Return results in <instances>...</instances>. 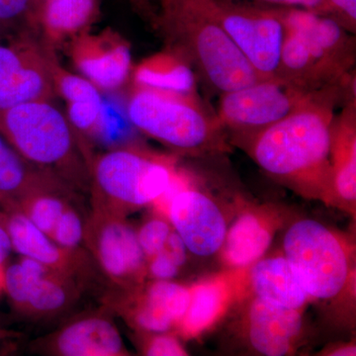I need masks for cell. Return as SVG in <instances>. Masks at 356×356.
Wrapping results in <instances>:
<instances>
[{"label":"cell","mask_w":356,"mask_h":356,"mask_svg":"<svg viewBox=\"0 0 356 356\" xmlns=\"http://www.w3.org/2000/svg\"><path fill=\"white\" fill-rule=\"evenodd\" d=\"M355 95V79L315 91L245 147L268 177L303 198L331 204V128L337 105Z\"/></svg>","instance_id":"obj_1"},{"label":"cell","mask_w":356,"mask_h":356,"mask_svg":"<svg viewBox=\"0 0 356 356\" xmlns=\"http://www.w3.org/2000/svg\"><path fill=\"white\" fill-rule=\"evenodd\" d=\"M156 30L219 95L261 79L222 29L213 0H161Z\"/></svg>","instance_id":"obj_2"},{"label":"cell","mask_w":356,"mask_h":356,"mask_svg":"<svg viewBox=\"0 0 356 356\" xmlns=\"http://www.w3.org/2000/svg\"><path fill=\"white\" fill-rule=\"evenodd\" d=\"M282 254L291 264L311 302L346 317L355 305V243L351 236L317 220L290 222Z\"/></svg>","instance_id":"obj_3"},{"label":"cell","mask_w":356,"mask_h":356,"mask_svg":"<svg viewBox=\"0 0 356 356\" xmlns=\"http://www.w3.org/2000/svg\"><path fill=\"white\" fill-rule=\"evenodd\" d=\"M126 113L136 130L178 154L211 156L229 151L226 131L196 93L132 86Z\"/></svg>","instance_id":"obj_4"},{"label":"cell","mask_w":356,"mask_h":356,"mask_svg":"<svg viewBox=\"0 0 356 356\" xmlns=\"http://www.w3.org/2000/svg\"><path fill=\"white\" fill-rule=\"evenodd\" d=\"M53 100H36L0 109V134L33 165L65 184H83L89 165L67 115Z\"/></svg>","instance_id":"obj_5"},{"label":"cell","mask_w":356,"mask_h":356,"mask_svg":"<svg viewBox=\"0 0 356 356\" xmlns=\"http://www.w3.org/2000/svg\"><path fill=\"white\" fill-rule=\"evenodd\" d=\"M177 159L132 144L108 149L89 163L95 210L126 217L152 206L179 170Z\"/></svg>","instance_id":"obj_6"},{"label":"cell","mask_w":356,"mask_h":356,"mask_svg":"<svg viewBox=\"0 0 356 356\" xmlns=\"http://www.w3.org/2000/svg\"><path fill=\"white\" fill-rule=\"evenodd\" d=\"M314 92L278 77L259 79L243 88L221 93L217 118L228 135L229 144L245 149L255 136L282 120Z\"/></svg>","instance_id":"obj_7"},{"label":"cell","mask_w":356,"mask_h":356,"mask_svg":"<svg viewBox=\"0 0 356 356\" xmlns=\"http://www.w3.org/2000/svg\"><path fill=\"white\" fill-rule=\"evenodd\" d=\"M222 29L261 79L276 77L284 24L275 7L250 2L213 0Z\"/></svg>","instance_id":"obj_8"},{"label":"cell","mask_w":356,"mask_h":356,"mask_svg":"<svg viewBox=\"0 0 356 356\" xmlns=\"http://www.w3.org/2000/svg\"><path fill=\"white\" fill-rule=\"evenodd\" d=\"M36 34L16 31L0 39V109L56 97L49 48Z\"/></svg>","instance_id":"obj_9"},{"label":"cell","mask_w":356,"mask_h":356,"mask_svg":"<svg viewBox=\"0 0 356 356\" xmlns=\"http://www.w3.org/2000/svg\"><path fill=\"white\" fill-rule=\"evenodd\" d=\"M84 241L110 280L129 290L144 284L147 261L125 217L95 210L84 228Z\"/></svg>","instance_id":"obj_10"},{"label":"cell","mask_w":356,"mask_h":356,"mask_svg":"<svg viewBox=\"0 0 356 356\" xmlns=\"http://www.w3.org/2000/svg\"><path fill=\"white\" fill-rule=\"evenodd\" d=\"M64 48L79 74L102 92L118 90L131 79L134 65L130 42L111 28L83 33Z\"/></svg>","instance_id":"obj_11"},{"label":"cell","mask_w":356,"mask_h":356,"mask_svg":"<svg viewBox=\"0 0 356 356\" xmlns=\"http://www.w3.org/2000/svg\"><path fill=\"white\" fill-rule=\"evenodd\" d=\"M166 219L188 252L200 257H212L221 250L229 228L219 204L194 184L172 199Z\"/></svg>","instance_id":"obj_12"},{"label":"cell","mask_w":356,"mask_h":356,"mask_svg":"<svg viewBox=\"0 0 356 356\" xmlns=\"http://www.w3.org/2000/svg\"><path fill=\"white\" fill-rule=\"evenodd\" d=\"M274 7L283 24L303 37L313 55L337 79L346 81L355 76V34L330 16L295 7Z\"/></svg>","instance_id":"obj_13"},{"label":"cell","mask_w":356,"mask_h":356,"mask_svg":"<svg viewBox=\"0 0 356 356\" xmlns=\"http://www.w3.org/2000/svg\"><path fill=\"white\" fill-rule=\"evenodd\" d=\"M289 220L290 211L280 204L243 207L228 228L219 252L224 266L227 269H243L259 261Z\"/></svg>","instance_id":"obj_14"},{"label":"cell","mask_w":356,"mask_h":356,"mask_svg":"<svg viewBox=\"0 0 356 356\" xmlns=\"http://www.w3.org/2000/svg\"><path fill=\"white\" fill-rule=\"evenodd\" d=\"M243 305L241 331L248 346L259 355H292L304 336V313L248 296Z\"/></svg>","instance_id":"obj_15"},{"label":"cell","mask_w":356,"mask_h":356,"mask_svg":"<svg viewBox=\"0 0 356 356\" xmlns=\"http://www.w3.org/2000/svg\"><path fill=\"white\" fill-rule=\"evenodd\" d=\"M243 270L227 269L191 285L188 308L175 329L178 334L186 339H197L240 304L245 299Z\"/></svg>","instance_id":"obj_16"},{"label":"cell","mask_w":356,"mask_h":356,"mask_svg":"<svg viewBox=\"0 0 356 356\" xmlns=\"http://www.w3.org/2000/svg\"><path fill=\"white\" fill-rule=\"evenodd\" d=\"M331 204L351 216L356 209V95L343 102L331 128Z\"/></svg>","instance_id":"obj_17"},{"label":"cell","mask_w":356,"mask_h":356,"mask_svg":"<svg viewBox=\"0 0 356 356\" xmlns=\"http://www.w3.org/2000/svg\"><path fill=\"white\" fill-rule=\"evenodd\" d=\"M6 227L13 250L21 257L72 278L88 269L89 261L83 252L60 247L20 211H6Z\"/></svg>","instance_id":"obj_18"},{"label":"cell","mask_w":356,"mask_h":356,"mask_svg":"<svg viewBox=\"0 0 356 356\" xmlns=\"http://www.w3.org/2000/svg\"><path fill=\"white\" fill-rule=\"evenodd\" d=\"M245 297L252 296L304 313L311 303L303 285L284 254L262 257L243 270Z\"/></svg>","instance_id":"obj_19"},{"label":"cell","mask_w":356,"mask_h":356,"mask_svg":"<svg viewBox=\"0 0 356 356\" xmlns=\"http://www.w3.org/2000/svg\"><path fill=\"white\" fill-rule=\"evenodd\" d=\"M50 350L63 356L128 355L120 332L105 315L89 316L70 323L53 337Z\"/></svg>","instance_id":"obj_20"},{"label":"cell","mask_w":356,"mask_h":356,"mask_svg":"<svg viewBox=\"0 0 356 356\" xmlns=\"http://www.w3.org/2000/svg\"><path fill=\"white\" fill-rule=\"evenodd\" d=\"M100 15L99 0H42L38 14L42 42L51 50L90 31Z\"/></svg>","instance_id":"obj_21"},{"label":"cell","mask_w":356,"mask_h":356,"mask_svg":"<svg viewBox=\"0 0 356 356\" xmlns=\"http://www.w3.org/2000/svg\"><path fill=\"white\" fill-rule=\"evenodd\" d=\"M48 189L67 191V185L26 161L0 134V206L4 211L15 209L33 192Z\"/></svg>","instance_id":"obj_22"},{"label":"cell","mask_w":356,"mask_h":356,"mask_svg":"<svg viewBox=\"0 0 356 356\" xmlns=\"http://www.w3.org/2000/svg\"><path fill=\"white\" fill-rule=\"evenodd\" d=\"M131 81L132 86L143 88L196 93L198 76L184 56L165 47L134 65Z\"/></svg>","instance_id":"obj_23"},{"label":"cell","mask_w":356,"mask_h":356,"mask_svg":"<svg viewBox=\"0 0 356 356\" xmlns=\"http://www.w3.org/2000/svg\"><path fill=\"white\" fill-rule=\"evenodd\" d=\"M74 278L49 270L33 285L23 312L32 316H49L62 311L76 297Z\"/></svg>","instance_id":"obj_24"},{"label":"cell","mask_w":356,"mask_h":356,"mask_svg":"<svg viewBox=\"0 0 356 356\" xmlns=\"http://www.w3.org/2000/svg\"><path fill=\"white\" fill-rule=\"evenodd\" d=\"M67 191L48 189L33 192L23 198L14 210L20 211L44 234L51 236L65 208L70 205Z\"/></svg>","instance_id":"obj_25"},{"label":"cell","mask_w":356,"mask_h":356,"mask_svg":"<svg viewBox=\"0 0 356 356\" xmlns=\"http://www.w3.org/2000/svg\"><path fill=\"white\" fill-rule=\"evenodd\" d=\"M49 48V47H48ZM49 67L56 96H60L65 103L100 102L102 91L86 77L65 69L58 60L56 51L49 48Z\"/></svg>","instance_id":"obj_26"},{"label":"cell","mask_w":356,"mask_h":356,"mask_svg":"<svg viewBox=\"0 0 356 356\" xmlns=\"http://www.w3.org/2000/svg\"><path fill=\"white\" fill-rule=\"evenodd\" d=\"M143 291L172 320L175 329L181 322L191 302V286L172 280H154L142 285Z\"/></svg>","instance_id":"obj_27"},{"label":"cell","mask_w":356,"mask_h":356,"mask_svg":"<svg viewBox=\"0 0 356 356\" xmlns=\"http://www.w3.org/2000/svg\"><path fill=\"white\" fill-rule=\"evenodd\" d=\"M49 270L51 269L24 257L4 269V290L19 310L24 309L33 285Z\"/></svg>","instance_id":"obj_28"},{"label":"cell","mask_w":356,"mask_h":356,"mask_svg":"<svg viewBox=\"0 0 356 356\" xmlns=\"http://www.w3.org/2000/svg\"><path fill=\"white\" fill-rule=\"evenodd\" d=\"M37 0H0V24L11 32L39 33Z\"/></svg>","instance_id":"obj_29"},{"label":"cell","mask_w":356,"mask_h":356,"mask_svg":"<svg viewBox=\"0 0 356 356\" xmlns=\"http://www.w3.org/2000/svg\"><path fill=\"white\" fill-rule=\"evenodd\" d=\"M172 229L170 221L156 213L136 229L138 241L147 261L163 250Z\"/></svg>","instance_id":"obj_30"},{"label":"cell","mask_w":356,"mask_h":356,"mask_svg":"<svg viewBox=\"0 0 356 356\" xmlns=\"http://www.w3.org/2000/svg\"><path fill=\"white\" fill-rule=\"evenodd\" d=\"M86 225L72 206L65 208L50 236L60 247L67 250H79V245L84 241Z\"/></svg>","instance_id":"obj_31"},{"label":"cell","mask_w":356,"mask_h":356,"mask_svg":"<svg viewBox=\"0 0 356 356\" xmlns=\"http://www.w3.org/2000/svg\"><path fill=\"white\" fill-rule=\"evenodd\" d=\"M144 339L142 350L149 356H184L188 355L175 334L170 332L151 334Z\"/></svg>","instance_id":"obj_32"},{"label":"cell","mask_w":356,"mask_h":356,"mask_svg":"<svg viewBox=\"0 0 356 356\" xmlns=\"http://www.w3.org/2000/svg\"><path fill=\"white\" fill-rule=\"evenodd\" d=\"M180 268L163 250L147 261V274L153 280H172L179 274Z\"/></svg>","instance_id":"obj_33"},{"label":"cell","mask_w":356,"mask_h":356,"mask_svg":"<svg viewBox=\"0 0 356 356\" xmlns=\"http://www.w3.org/2000/svg\"><path fill=\"white\" fill-rule=\"evenodd\" d=\"M330 17L334 18L348 31L356 33V0H325Z\"/></svg>","instance_id":"obj_34"},{"label":"cell","mask_w":356,"mask_h":356,"mask_svg":"<svg viewBox=\"0 0 356 356\" xmlns=\"http://www.w3.org/2000/svg\"><path fill=\"white\" fill-rule=\"evenodd\" d=\"M232 1L250 2V3L267 6L295 7V8L305 9L321 15L330 16L329 7L325 3V0H232Z\"/></svg>","instance_id":"obj_35"},{"label":"cell","mask_w":356,"mask_h":356,"mask_svg":"<svg viewBox=\"0 0 356 356\" xmlns=\"http://www.w3.org/2000/svg\"><path fill=\"white\" fill-rule=\"evenodd\" d=\"M163 250L172 257L178 266L182 267L184 266L187 261V252H189L184 241L175 229H172V233L168 236Z\"/></svg>","instance_id":"obj_36"},{"label":"cell","mask_w":356,"mask_h":356,"mask_svg":"<svg viewBox=\"0 0 356 356\" xmlns=\"http://www.w3.org/2000/svg\"><path fill=\"white\" fill-rule=\"evenodd\" d=\"M134 10L140 18L149 23L152 27H156L158 21V9L154 8L151 0H127Z\"/></svg>","instance_id":"obj_37"},{"label":"cell","mask_w":356,"mask_h":356,"mask_svg":"<svg viewBox=\"0 0 356 356\" xmlns=\"http://www.w3.org/2000/svg\"><path fill=\"white\" fill-rule=\"evenodd\" d=\"M13 250L10 238L6 227V211H0V266H3Z\"/></svg>","instance_id":"obj_38"},{"label":"cell","mask_w":356,"mask_h":356,"mask_svg":"<svg viewBox=\"0 0 356 356\" xmlns=\"http://www.w3.org/2000/svg\"><path fill=\"white\" fill-rule=\"evenodd\" d=\"M322 355L329 356H351L356 355L355 343H344L336 344L323 351Z\"/></svg>","instance_id":"obj_39"},{"label":"cell","mask_w":356,"mask_h":356,"mask_svg":"<svg viewBox=\"0 0 356 356\" xmlns=\"http://www.w3.org/2000/svg\"><path fill=\"white\" fill-rule=\"evenodd\" d=\"M4 290V266H0V291Z\"/></svg>","instance_id":"obj_40"},{"label":"cell","mask_w":356,"mask_h":356,"mask_svg":"<svg viewBox=\"0 0 356 356\" xmlns=\"http://www.w3.org/2000/svg\"><path fill=\"white\" fill-rule=\"evenodd\" d=\"M9 33H11L10 30L7 29L6 26L0 24V39L6 37L7 34H9Z\"/></svg>","instance_id":"obj_41"},{"label":"cell","mask_w":356,"mask_h":356,"mask_svg":"<svg viewBox=\"0 0 356 356\" xmlns=\"http://www.w3.org/2000/svg\"><path fill=\"white\" fill-rule=\"evenodd\" d=\"M37 1H38V2H39V3H40V4H41V1H42V0H37Z\"/></svg>","instance_id":"obj_42"}]
</instances>
